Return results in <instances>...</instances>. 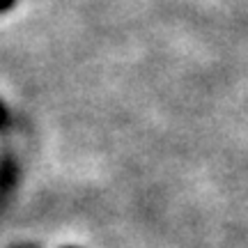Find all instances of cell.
<instances>
[{
  "mask_svg": "<svg viewBox=\"0 0 248 248\" xmlns=\"http://www.w3.org/2000/svg\"><path fill=\"white\" fill-rule=\"evenodd\" d=\"M12 2H14V0H0V9L7 7V5H12Z\"/></svg>",
  "mask_w": 248,
  "mask_h": 248,
  "instance_id": "6da1fadb",
  "label": "cell"
}]
</instances>
